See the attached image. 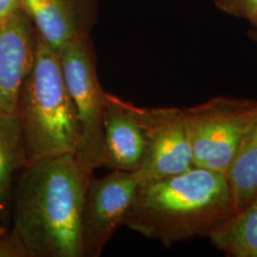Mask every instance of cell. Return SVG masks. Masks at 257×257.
I'll return each mask as SVG.
<instances>
[{
    "mask_svg": "<svg viewBox=\"0 0 257 257\" xmlns=\"http://www.w3.org/2000/svg\"><path fill=\"white\" fill-rule=\"evenodd\" d=\"M236 212L226 174L194 167L139 184L124 226L169 248L209 237Z\"/></svg>",
    "mask_w": 257,
    "mask_h": 257,
    "instance_id": "7a4b0ae2",
    "label": "cell"
},
{
    "mask_svg": "<svg viewBox=\"0 0 257 257\" xmlns=\"http://www.w3.org/2000/svg\"><path fill=\"white\" fill-rule=\"evenodd\" d=\"M248 35H249V37L250 38L252 39V40H254L255 42L257 43V31L256 30H252V31H250L249 33H248Z\"/></svg>",
    "mask_w": 257,
    "mask_h": 257,
    "instance_id": "e0dca14e",
    "label": "cell"
},
{
    "mask_svg": "<svg viewBox=\"0 0 257 257\" xmlns=\"http://www.w3.org/2000/svg\"><path fill=\"white\" fill-rule=\"evenodd\" d=\"M208 238L228 257H257V194L248 205L212 230Z\"/></svg>",
    "mask_w": 257,
    "mask_h": 257,
    "instance_id": "8fae6325",
    "label": "cell"
},
{
    "mask_svg": "<svg viewBox=\"0 0 257 257\" xmlns=\"http://www.w3.org/2000/svg\"><path fill=\"white\" fill-rule=\"evenodd\" d=\"M104 141L100 167L137 173L146 149L145 136L126 107V101L106 92L103 114Z\"/></svg>",
    "mask_w": 257,
    "mask_h": 257,
    "instance_id": "30bf717a",
    "label": "cell"
},
{
    "mask_svg": "<svg viewBox=\"0 0 257 257\" xmlns=\"http://www.w3.org/2000/svg\"><path fill=\"white\" fill-rule=\"evenodd\" d=\"M37 34L59 56L65 47L88 37L96 22V0H22Z\"/></svg>",
    "mask_w": 257,
    "mask_h": 257,
    "instance_id": "9c48e42d",
    "label": "cell"
},
{
    "mask_svg": "<svg viewBox=\"0 0 257 257\" xmlns=\"http://www.w3.org/2000/svg\"><path fill=\"white\" fill-rule=\"evenodd\" d=\"M226 176L238 212L257 194V117L242 139Z\"/></svg>",
    "mask_w": 257,
    "mask_h": 257,
    "instance_id": "7c38bea8",
    "label": "cell"
},
{
    "mask_svg": "<svg viewBox=\"0 0 257 257\" xmlns=\"http://www.w3.org/2000/svg\"><path fill=\"white\" fill-rule=\"evenodd\" d=\"M37 34L33 68L19 92L17 115L28 164L68 154L76 155L80 130L59 57Z\"/></svg>",
    "mask_w": 257,
    "mask_h": 257,
    "instance_id": "3957f363",
    "label": "cell"
},
{
    "mask_svg": "<svg viewBox=\"0 0 257 257\" xmlns=\"http://www.w3.org/2000/svg\"><path fill=\"white\" fill-rule=\"evenodd\" d=\"M26 165L19 117L17 113L0 110V214L7 209L15 175Z\"/></svg>",
    "mask_w": 257,
    "mask_h": 257,
    "instance_id": "4fadbf2b",
    "label": "cell"
},
{
    "mask_svg": "<svg viewBox=\"0 0 257 257\" xmlns=\"http://www.w3.org/2000/svg\"><path fill=\"white\" fill-rule=\"evenodd\" d=\"M182 111L194 167L226 174L257 117V100L215 96Z\"/></svg>",
    "mask_w": 257,
    "mask_h": 257,
    "instance_id": "277c9868",
    "label": "cell"
},
{
    "mask_svg": "<svg viewBox=\"0 0 257 257\" xmlns=\"http://www.w3.org/2000/svg\"><path fill=\"white\" fill-rule=\"evenodd\" d=\"M37 34L24 10L0 22V110L17 113L21 86L35 62Z\"/></svg>",
    "mask_w": 257,
    "mask_h": 257,
    "instance_id": "ba28073f",
    "label": "cell"
},
{
    "mask_svg": "<svg viewBox=\"0 0 257 257\" xmlns=\"http://www.w3.org/2000/svg\"><path fill=\"white\" fill-rule=\"evenodd\" d=\"M135 173L113 171L92 177L85 194L81 235L85 257H98L128 215L138 192Z\"/></svg>",
    "mask_w": 257,
    "mask_h": 257,
    "instance_id": "52a82bcc",
    "label": "cell"
},
{
    "mask_svg": "<svg viewBox=\"0 0 257 257\" xmlns=\"http://www.w3.org/2000/svg\"><path fill=\"white\" fill-rule=\"evenodd\" d=\"M145 136L146 149L137 173L139 184L178 175L194 168L182 109L143 108L126 101Z\"/></svg>",
    "mask_w": 257,
    "mask_h": 257,
    "instance_id": "8992f818",
    "label": "cell"
},
{
    "mask_svg": "<svg viewBox=\"0 0 257 257\" xmlns=\"http://www.w3.org/2000/svg\"><path fill=\"white\" fill-rule=\"evenodd\" d=\"M92 177L74 154L28 164L16 192L14 228L30 257H85L81 219Z\"/></svg>",
    "mask_w": 257,
    "mask_h": 257,
    "instance_id": "6da1fadb",
    "label": "cell"
},
{
    "mask_svg": "<svg viewBox=\"0 0 257 257\" xmlns=\"http://www.w3.org/2000/svg\"><path fill=\"white\" fill-rule=\"evenodd\" d=\"M222 12L240 19H251L257 12V0H215Z\"/></svg>",
    "mask_w": 257,
    "mask_h": 257,
    "instance_id": "5bb4252c",
    "label": "cell"
},
{
    "mask_svg": "<svg viewBox=\"0 0 257 257\" xmlns=\"http://www.w3.org/2000/svg\"><path fill=\"white\" fill-rule=\"evenodd\" d=\"M58 57L79 124L80 144L76 156L92 173L101 164L106 92L97 77L96 57L91 37H79L70 42Z\"/></svg>",
    "mask_w": 257,
    "mask_h": 257,
    "instance_id": "5b68a950",
    "label": "cell"
},
{
    "mask_svg": "<svg viewBox=\"0 0 257 257\" xmlns=\"http://www.w3.org/2000/svg\"><path fill=\"white\" fill-rule=\"evenodd\" d=\"M22 8V0H0V22L18 14Z\"/></svg>",
    "mask_w": 257,
    "mask_h": 257,
    "instance_id": "2e32d148",
    "label": "cell"
},
{
    "mask_svg": "<svg viewBox=\"0 0 257 257\" xmlns=\"http://www.w3.org/2000/svg\"><path fill=\"white\" fill-rule=\"evenodd\" d=\"M0 256L30 257L26 248L12 230L0 236Z\"/></svg>",
    "mask_w": 257,
    "mask_h": 257,
    "instance_id": "9a60e30c",
    "label": "cell"
},
{
    "mask_svg": "<svg viewBox=\"0 0 257 257\" xmlns=\"http://www.w3.org/2000/svg\"><path fill=\"white\" fill-rule=\"evenodd\" d=\"M249 21L251 22V24L254 26V30H256L257 31V12L254 14V16L251 18V19H249Z\"/></svg>",
    "mask_w": 257,
    "mask_h": 257,
    "instance_id": "ac0fdd59",
    "label": "cell"
}]
</instances>
